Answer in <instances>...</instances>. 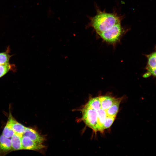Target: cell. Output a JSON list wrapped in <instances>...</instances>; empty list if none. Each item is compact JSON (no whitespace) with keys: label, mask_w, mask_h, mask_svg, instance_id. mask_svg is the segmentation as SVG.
Returning <instances> with one entry per match:
<instances>
[{"label":"cell","mask_w":156,"mask_h":156,"mask_svg":"<svg viewBox=\"0 0 156 156\" xmlns=\"http://www.w3.org/2000/svg\"><path fill=\"white\" fill-rule=\"evenodd\" d=\"M96 10V15L90 18L87 27H92L97 34L121 23L123 18V16L118 15L115 12L110 13L102 11L97 6Z\"/></svg>","instance_id":"1"},{"label":"cell","mask_w":156,"mask_h":156,"mask_svg":"<svg viewBox=\"0 0 156 156\" xmlns=\"http://www.w3.org/2000/svg\"><path fill=\"white\" fill-rule=\"evenodd\" d=\"M127 29L122 26L121 23H119L98 34L104 41L114 44L120 40L122 36L127 31Z\"/></svg>","instance_id":"2"},{"label":"cell","mask_w":156,"mask_h":156,"mask_svg":"<svg viewBox=\"0 0 156 156\" xmlns=\"http://www.w3.org/2000/svg\"><path fill=\"white\" fill-rule=\"evenodd\" d=\"M79 110L82 113V119L86 125L95 132L98 131L97 111L86 105Z\"/></svg>","instance_id":"3"},{"label":"cell","mask_w":156,"mask_h":156,"mask_svg":"<svg viewBox=\"0 0 156 156\" xmlns=\"http://www.w3.org/2000/svg\"><path fill=\"white\" fill-rule=\"evenodd\" d=\"M21 142L23 149L39 151L45 147L43 144L36 142L25 135L21 138Z\"/></svg>","instance_id":"4"},{"label":"cell","mask_w":156,"mask_h":156,"mask_svg":"<svg viewBox=\"0 0 156 156\" xmlns=\"http://www.w3.org/2000/svg\"><path fill=\"white\" fill-rule=\"evenodd\" d=\"M23 135L27 136L34 141L43 144L45 140L44 136L40 135L33 128L25 127Z\"/></svg>","instance_id":"5"},{"label":"cell","mask_w":156,"mask_h":156,"mask_svg":"<svg viewBox=\"0 0 156 156\" xmlns=\"http://www.w3.org/2000/svg\"><path fill=\"white\" fill-rule=\"evenodd\" d=\"M8 120L9 121L11 127L16 133L21 137L23 136L25 127L17 121L10 113Z\"/></svg>","instance_id":"6"},{"label":"cell","mask_w":156,"mask_h":156,"mask_svg":"<svg viewBox=\"0 0 156 156\" xmlns=\"http://www.w3.org/2000/svg\"><path fill=\"white\" fill-rule=\"evenodd\" d=\"M11 140L3 135L0 136V155H5L12 151Z\"/></svg>","instance_id":"7"},{"label":"cell","mask_w":156,"mask_h":156,"mask_svg":"<svg viewBox=\"0 0 156 156\" xmlns=\"http://www.w3.org/2000/svg\"><path fill=\"white\" fill-rule=\"evenodd\" d=\"M99 97L101 108L105 110L111 107L118 99L106 95L100 96Z\"/></svg>","instance_id":"8"},{"label":"cell","mask_w":156,"mask_h":156,"mask_svg":"<svg viewBox=\"0 0 156 156\" xmlns=\"http://www.w3.org/2000/svg\"><path fill=\"white\" fill-rule=\"evenodd\" d=\"M97 112L98 131L102 132L104 131L103 129V125L105 120L107 116V113L105 110L101 108Z\"/></svg>","instance_id":"9"},{"label":"cell","mask_w":156,"mask_h":156,"mask_svg":"<svg viewBox=\"0 0 156 156\" xmlns=\"http://www.w3.org/2000/svg\"><path fill=\"white\" fill-rule=\"evenodd\" d=\"M123 99V97L118 98L113 105L105 110L107 116H116L119 109L120 103Z\"/></svg>","instance_id":"10"},{"label":"cell","mask_w":156,"mask_h":156,"mask_svg":"<svg viewBox=\"0 0 156 156\" xmlns=\"http://www.w3.org/2000/svg\"><path fill=\"white\" fill-rule=\"evenodd\" d=\"M21 138L16 133H14L12 136L11 140V142L13 151L23 149L21 142Z\"/></svg>","instance_id":"11"},{"label":"cell","mask_w":156,"mask_h":156,"mask_svg":"<svg viewBox=\"0 0 156 156\" xmlns=\"http://www.w3.org/2000/svg\"><path fill=\"white\" fill-rule=\"evenodd\" d=\"M147 62L146 69L156 68V50L150 54L146 55Z\"/></svg>","instance_id":"12"},{"label":"cell","mask_w":156,"mask_h":156,"mask_svg":"<svg viewBox=\"0 0 156 156\" xmlns=\"http://www.w3.org/2000/svg\"><path fill=\"white\" fill-rule=\"evenodd\" d=\"M86 105L96 111H98L101 108L99 96L90 98Z\"/></svg>","instance_id":"13"},{"label":"cell","mask_w":156,"mask_h":156,"mask_svg":"<svg viewBox=\"0 0 156 156\" xmlns=\"http://www.w3.org/2000/svg\"><path fill=\"white\" fill-rule=\"evenodd\" d=\"M15 133L13 130L9 121L8 120L2 132V135L5 137L10 138Z\"/></svg>","instance_id":"14"},{"label":"cell","mask_w":156,"mask_h":156,"mask_svg":"<svg viewBox=\"0 0 156 156\" xmlns=\"http://www.w3.org/2000/svg\"><path fill=\"white\" fill-rule=\"evenodd\" d=\"M12 68V66L9 63L0 64V78L1 77Z\"/></svg>","instance_id":"15"},{"label":"cell","mask_w":156,"mask_h":156,"mask_svg":"<svg viewBox=\"0 0 156 156\" xmlns=\"http://www.w3.org/2000/svg\"><path fill=\"white\" fill-rule=\"evenodd\" d=\"M116 117V116H107L103 125V131L106 129L109 128L112 125Z\"/></svg>","instance_id":"16"},{"label":"cell","mask_w":156,"mask_h":156,"mask_svg":"<svg viewBox=\"0 0 156 156\" xmlns=\"http://www.w3.org/2000/svg\"><path fill=\"white\" fill-rule=\"evenodd\" d=\"M11 56L7 50L5 52L0 53V64L9 63Z\"/></svg>","instance_id":"17"},{"label":"cell","mask_w":156,"mask_h":156,"mask_svg":"<svg viewBox=\"0 0 156 156\" xmlns=\"http://www.w3.org/2000/svg\"><path fill=\"white\" fill-rule=\"evenodd\" d=\"M146 72L143 75V77L144 78L149 77L150 76L156 78V68L152 69L146 70Z\"/></svg>","instance_id":"18"}]
</instances>
